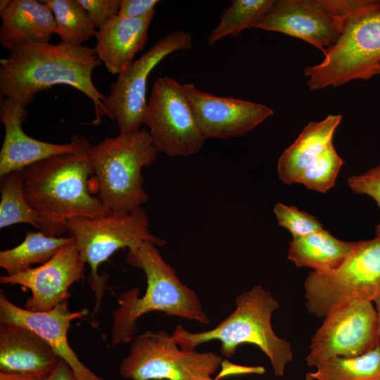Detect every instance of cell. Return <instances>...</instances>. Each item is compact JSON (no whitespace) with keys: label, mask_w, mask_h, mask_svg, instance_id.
Wrapping results in <instances>:
<instances>
[{"label":"cell","mask_w":380,"mask_h":380,"mask_svg":"<svg viewBox=\"0 0 380 380\" xmlns=\"http://www.w3.org/2000/svg\"><path fill=\"white\" fill-rule=\"evenodd\" d=\"M101 61L95 47L59 43L23 44L0 60V99H11L23 107L39 92L55 85L77 89L93 103L99 125L106 116V96L95 86L92 73Z\"/></svg>","instance_id":"1"},{"label":"cell","mask_w":380,"mask_h":380,"mask_svg":"<svg viewBox=\"0 0 380 380\" xmlns=\"http://www.w3.org/2000/svg\"><path fill=\"white\" fill-rule=\"evenodd\" d=\"M75 137L74 151L42 160L22 171L26 198L38 215V229L47 236H61L70 219L110 212L90 191L92 145L82 135Z\"/></svg>","instance_id":"2"},{"label":"cell","mask_w":380,"mask_h":380,"mask_svg":"<svg viewBox=\"0 0 380 380\" xmlns=\"http://www.w3.org/2000/svg\"><path fill=\"white\" fill-rule=\"evenodd\" d=\"M127 260L131 266L144 271L147 286L142 296L134 287L118 298L111 327L113 346L130 342L137 329V320L152 311L203 324L209 323L196 292L180 281L175 270L163 260L156 245L145 241L137 249L129 251Z\"/></svg>","instance_id":"3"},{"label":"cell","mask_w":380,"mask_h":380,"mask_svg":"<svg viewBox=\"0 0 380 380\" xmlns=\"http://www.w3.org/2000/svg\"><path fill=\"white\" fill-rule=\"evenodd\" d=\"M235 304L234 311L210 330L193 333L177 325L172 336L177 344L189 351L217 340L221 354L227 357H232L239 345L253 344L268 357L274 374L282 377L293 354L290 343L277 336L272 327V316L279 308V302L258 285L237 296Z\"/></svg>","instance_id":"4"},{"label":"cell","mask_w":380,"mask_h":380,"mask_svg":"<svg viewBox=\"0 0 380 380\" xmlns=\"http://www.w3.org/2000/svg\"><path fill=\"white\" fill-rule=\"evenodd\" d=\"M158 153L146 129L119 133L91 146L97 197L110 212L130 213L148 201L141 170L153 165Z\"/></svg>","instance_id":"5"},{"label":"cell","mask_w":380,"mask_h":380,"mask_svg":"<svg viewBox=\"0 0 380 380\" xmlns=\"http://www.w3.org/2000/svg\"><path fill=\"white\" fill-rule=\"evenodd\" d=\"M324 55L320 63L304 69L311 90L380 75V1L363 0Z\"/></svg>","instance_id":"6"},{"label":"cell","mask_w":380,"mask_h":380,"mask_svg":"<svg viewBox=\"0 0 380 380\" xmlns=\"http://www.w3.org/2000/svg\"><path fill=\"white\" fill-rule=\"evenodd\" d=\"M67 232L90 267L89 282L96 298L95 312L99 310L107 280L98 272L102 262L120 248L134 251L145 241L157 246L166 244L150 232L148 217L142 207L130 213L109 212L96 217L72 218L67 222Z\"/></svg>","instance_id":"7"},{"label":"cell","mask_w":380,"mask_h":380,"mask_svg":"<svg viewBox=\"0 0 380 380\" xmlns=\"http://www.w3.org/2000/svg\"><path fill=\"white\" fill-rule=\"evenodd\" d=\"M306 307L324 317L353 300L374 302L380 296V236L357 241L345 262L328 272L311 271L304 282Z\"/></svg>","instance_id":"8"},{"label":"cell","mask_w":380,"mask_h":380,"mask_svg":"<svg viewBox=\"0 0 380 380\" xmlns=\"http://www.w3.org/2000/svg\"><path fill=\"white\" fill-rule=\"evenodd\" d=\"M130 343L119 373L131 380H197L211 376L222 362L213 352L182 350L174 336L164 331H146L134 336Z\"/></svg>","instance_id":"9"},{"label":"cell","mask_w":380,"mask_h":380,"mask_svg":"<svg viewBox=\"0 0 380 380\" xmlns=\"http://www.w3.org/2000/svg\"><path fill=\"white\" fill-rule=\"evenodd\" d=\"M142 125L148 128L153 144L158 151L170 157L196 154L205 140L183 84L167 76L155 80Z\"/></svg>","instance_id":"10"},{"label":"cell","mask_w":380,"mask_h":380,"mask_svg":"<svg viewBox=\"0 0 380 380\" xmlns=\"http://www.w3.org/2000/svg\"><path fill=\"white\" fill-rule=\"evenodd\" d=\"M311 338L308 366L330 359L364 355L380 345L376 312L372 302L353 300L330 311Z\"/></svg>","instance_id":"11"},{"label":"cell","mask_w":380,"mask_h":380,"mask_svg":"<svg viewBox=\"0 0 380 380\" xmlns=\"http://www.w3.org/2000/svg\"><path fill=\"white\" fill-rule=\"evenodd\" d=\"M192 46L189 32L175 30L158 40L129 67L118 75L106 96V116L115 120L120 134L140 129L147 105L146 87L150 73L167 56Z\"/></svg>","instance_id":"12"},{"label":"cell","mask_w":380,"mask_h":380,"mask_svg":"<svg viewBox=\"0 0 380 380\" xmlns=\"http://www.w3.org/2000/svg\"><path fill=\"white\" fill-rule=\"evenodd\" d=\"M84 265L72 238L46 262L15 274L2 275L0 283L20 285L31 291L24 305L26 310L49 311L67 300L69 288L84 276Z\"/></svg>","instance_id":"13"},{"label":"cell","mask_w":380,"mask_h":380,"mask_svg":"<svg viewBox=\"0 0 380 380\" xmlns=\"http://www.w3.org/2000/svg\"><path fill=\"white\" fill-rule=\"evenodd\" d=\"M204 138L227 139L243 135L274 114L268 106L231 96H218L183 84Z\"/></svg>","instance_id":"14"},{"label":"cell","mask_w":380,"mask_h":380,"mask_svg":"<svg viewBox=\"0 0 380 380\" xmlns=\"http://www.w3.org/2000/svg\"><path fill=\"white\" fill-rule=\"evenodd\" d=\"M343 23L322 0H277L255 27L301 39L324 53L338 40Z\"/></svg>","instance_id":"15"},{"label":"cell","mask_w":380,"mask_h":380,"mask_svg":"<svg viewBox=\"0 0 380 380\" xmlns=\"http://www.w3.org/2000/svg\"><path fill=\"white\" fill-rule=\"evenodd\" d=\"M87 312L86 309L70 311L67 300L49 311H30L17 306L0 293L1 324L20 325L36 332L70 367L79 380H103L80 361L68 341L71 322Z\"/></svg>","instance_id":"16"},{"label":"cell","mask_w":380,"mask_h":380,"mask_svg":"<svg viewBox=\"0 0 380 380\" xmlns=\"http://www.w3.org/2000/svg\"><path fill=\"white\" fill-rule=\"evenodd\" d=\"M27 115V108L8 99H0V118L4 126L0 178L50 157L71 153L77 148L75 134L67 144H53L28 136L23 129Z\"/></svg>","instance_id":"17"},{"label":"cell","mask_w":380,"mask_h":380,"mask_svg":"<svg viewBox=\"0 0 380 380\" xmlns=\"http://www.w3.org/2000/svg\"><path fill=\"white\" fill-rule=\"evenodd\" d=\"M61 360L34 331L17 324H0V372L44 380Z\"/></svg>","instance_id":"18"},{"label":"cell","mask_w":380,"mask_h":380,"mask_svg":"<svg viewBox=\"0 0 380 380\" xmlns=\"http://www.w3.org/2000/svg\"><path fill=\"white\" fill-rule=\"evenodd\" d=\"M0 44L9 52L26 44L49 43L56 33L51 10L42 1L1 0Z\"/></svg>","instance_id":"19"},{"label":"cell","mask_w":380,"mask_h":380,"mask_svg":"<svg viewBox=\"0 0 380 380\" xmlns=\"http://www.w3.org/2000/svg\"><path fill=\"white\" fill-rule=\"evenodd\" d=\"M154 15L155 11L138 18L118 15L97 31L96 54L109 72L119 75L133 63L146 44Z\"/></svg>","instance_id":"20"},{"label":"cell","mask_w":380,"mask_h":380,"mask_svg":"<svg viewBox=\"0 0 380 380\" xmlns=\"http://www.w3.org/2000/svg\"><path fill=\"white\" fill-rule=\"evenodd\" d=\"M342 115H329L318 122H310L277 162L279 179L286 184L297 183L303 170L333 143Z\"/></svg>","instance_id":"21"},{"label":"cell","mask_w":380,"mask_h":380,"mask_svg":"<svg viewBox=\"0 0 380 380\" xmlns=\"http://www.w3.org/2000/svg\"><path fill=\"white\" fill-rule=\"evenodd\" d=\"M357 241H345L325 229L306 236L294 238L289 243L288 259L297 267L317 272L338 269L348 258Z\"/></svg>","instance_id":"22"},{"label":"cell","mask_w":380,"mask_h":380,"mask_svg":"<svg viewBox=\"0 0 380 380\" xmlns=\"http://www.w3.org/2000/svg\"><path fill=\"white\" fill-rule=\"evenodd\" d=\"M71 236L54 237L42 232H27L21 243L0 252V267L6 274L26 271L34 264H44L72 240Z\"/></svg>","instance_id":"23"},{"label":"cell","mask_w":380,"mask_h":380,"mask_svg":"<svg viewBox=\"0 0 380 380\" xmlns=\"http://www.w3.org/2000/svg\"><path fill=\"white\" fill-rule=\"evenodd\" d=\"M305 380H380V345L362 355L327 360Z\"/></svg>","instance_id":"24"},{"label":"cell","mask_w":380,"mask_h":380,"mask_svg":"<svg viewBox=\"0 0 380 380\" xmlns=\"http://www.w3.org/2000/svg\"><path fill=\"white\" fill-rule=\"evenodd\" d=\"M51 10L56 23V33L60 43L82 46L96 35L97 31L87 12L77 0L42 1Z\"/></svg>","instance_id":"25"},{"label":"cell","mask_w":380,"mask_h":380,"mask_svg":"<svg viewBox=\"0 0 380 380\" xmlns=\"http://www.w3.org/2000/svg\"><path fill=\"white\" fill-rule=\"evenodd\" d=\"M0 228L30 224L39 228L38 215L28 202L22 171L11 172L1 177Z\"/></svg>","instance_id":"26"},{"label":"cell","mask_w":380,"mask_h":380,"mask_svg":"<svg viewBox=\"0 0 380 380\" xmlns=\"http://www.w3.org/2000/svg\"><path fill=\"white\" fill-rule=\"evenodd\" d=\"M274 3V0H232L222 13L218 25L208 35V45L228 35L236 37L243 30L255 27Z\"/></svg>","instance_id":"27"},{"label":"cell","mask_w":380,"mask_h":380,"mask_svg":"<svg viewBox=\"0 0 380 380\" xmlns=\"http://www.w3.org/2000/svg\"><path fill=\"white\" fill-rule=\"evenodd\" d=\"M343 160L333 143L301 173L297 184L315 191L326 193L333 187Z\"/></svg>","instance_id":"28"},{"label":"cell","mask_w":380,"mask_h":380,"mask_svg":"<svg viewBox=\"0 0 380 380\" xmlns=\"http://www.w3.org/2000/svg\"><path fill=\"white\" fill-rule=\"evenodd\" d=\"M273 210L278 224L289 230L292 239L306 236L324 229L315 217L294 206L277 203Z\"/></svg>","instance_id":"29"},{"label":"cell","mask_w":380,"mask_h":380,"mask_svg":"<svg viewBox=\"0 0 380 380\" xmlns=\"http://www.w3.org/2000/svg\"><path fill=\"white\" fill-rule=\"evenodd\" d=\"M347 182L353 192L370 196L380 208V165L361 175L350 177ZM375 233L376 236H380V220L376 227Z\"/></svg>","instance_id":"30"},{"label":"cell","mask_w":380,"mask_h":380,"mask_svg":"<svg viewBox=\"0 0 380 380\" xmlns=\"http://www.w3.org/2000/svg\"><path fill=\"white\" fill-rule=\"evenodd\" d=\"M96 29H101L118 15L120 0H77Z\"/></svg>","instance_id":"31"},{"label":"cell","mask_w":380,"mask_h":380,"mask_svg":"<svg viewBox=\"0 0 380 380\" xmlns=\"http://www.w3.org/2000/svg\"><path fill=\"white\" fill-rule=\"evenodd\" d=\"M158 0H120L118 15L125 18H138L155 11Z\"/></svg>","instance_id":"32"},{"label":"cell","mask_w":380,"mask_h":380,"mask_svg":"<svg viewBox=\"0 0 380 380\" xmlns=\"http://www.w3.org/2000/svg\"><path fill=\"white\" fill-rule=\"evenodd\" d=\"M222 370L215 378L218 380L220 377L230 374H262L265 373V369L264 367L260 366L256 367H248V366H239L236 365H233L227 361H223L222 362Z\"/></svg>","instance_id":"33"},{"label":"cell","mask_w":380,"mask_h":380,"mask_svg":"<svg viewBox=\"0 0 380 380\" xmlns=\"http://www.w3.org/2000/svg\"><path fill=\"white\" fill-rule=\"evenodd\" d=\"M44 380H79L73 372L70 367L63 360H61L52 372Z\"/></svg>","instance_id":"34"},{"label":"cell","mask_w":380,"mask_h":380,"mask_svg":"<svg viewBox=\"0 0 380 380\" xmlns=\"http://www.w3.org/2000/svg\"><path fill=\"white\" fill-rule=\"evenodd\" d=\"M0 380H40L39 379L15 373L0 372Z\"/></svg>","instance_id":"35"},{"label":"cell","mask_w":380,"mask_h":380,"mask_svg":"<svg viewBox=\"0 0 380 380\" xmlns=\"http://www.w3.org/2000/svg\"><path fill=\"white\" fill-rule=\"evenodd\" d=\"M375 303V309L376 312V317L379 327V338H380V296L373 302Z\"/></svg>","instance_id":"36"},{"label":"cell","mask_w":380,"mask_h":380,"mask_svg":"<svg viewBox=\"0 0 380 380\" xmlns=\"http://www.w3.org/2000/svg\"><path fill=\"white\" fill-rule=\"evenodd\" d=\"M197 380H217V379H213L210 376H208V377L201 378Z\"/></svg>","instance_id":"37"}]
</instances>
